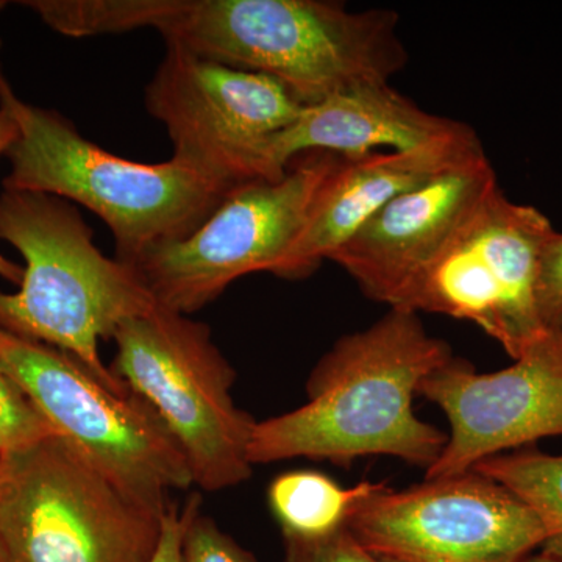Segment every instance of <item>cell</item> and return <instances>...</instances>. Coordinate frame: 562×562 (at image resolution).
<instances>
[{"label": "cell", "instance_id": "cell-9", "mask_svg": "<svg viewBox=\"0 0 562 562\" xmlns=\"http://www.w3.org/2000/svg\"><path fill=\"white\" fill-rule=\"evenodd\" d=\"M146 109L172 143V160L228 190L280 180L269 143L303 105L280 81L166 46L146 88Z\"/></svg>", "mask_w": 562, "mask_h": 562}, {"label": "cell", "instance_id": "cell-18", "mask_svg": "<svg viewBox=\"0 0 562 562\" xmlns=\"http://www.w3.org/2000/svg\"><path fill=\"white\" fill-rule=\"evenodd\" d=\"M55 435L13 380L0 368V454L20 452Z\"/></svg>", "mask_w": 562, "mask_h": 562}, {"label": "cell", "instance_id": "cell-6", "mask_svg": "<svg viewBox=\"0 0 562 562\" xmlns=\"http://www.w3.org/2000/svg\"><path fill=\"white\" fill-rule=\"evenodd\" d=\"M0 368L55 435L144 508L162 516L172 492L194 484L172 432L136 392L110 390L65 351L2 328Z\"/></svg>", "mask_w": 562, "mask_h": 562}, {"label": "cell", "instance_id": "cell-27", "mask_svg": "<svg viewBox=\"0 0 562 562\" xmlns=\"http://www.w3.org/2000/svg\"><path fill=\"white\" fill-rule=\"evenodd\" d=\"M7 7V2L5 0H0V11H2L3 9H5Z\"/></svg>", "mask_w": 562, "mask_h": 562}, {"label": "cell", "instance_id": "cell-8", "mask_svg": "<svg viewBox=\"0 0 562 562\" xmlns=\"http://www.w3.org/2000/svg\"><path fill=\"white\" fill-rule=\"evenodd\" d=\"M341 157L312 151L288 166L280 180L235 188L198 231L151 247L131 268L157 306L187 316L216 301L244 276H276Z\"/></svg>", "mask_w": 562, "mask_h": 562}, {"label": "cell", "instance_id": "cell-1", "mask_svg": "<svg viewBox=\"0 0 562 562\" xmlns=\"http://www.w3.org/2000/svg\"><path fill=\"white\" fill-rule=\"evenodd\" d=\"M452 358L449 344L428 335L419 314L390 308L321 358L305 405L257 422L251 464L310 458L349 468L360 458L392 457L427 472L449 438L416 416L414 397Z\"/></svg>", "mask_w": 562, "mask_h": 562}, {"label": "cell", "instance_id": "cell-16", "mask_svg": "<svg viewBox=\"0 0 562 562\" xmlns=\"http://www.w3.org/2000/svg\"><path fill=\"white\" fill-rule=\"evenodd\" d=\"M383 486L361 482L344 487L322 472L291 471L269 484L268 505L284 539L316 541L346 528L355 508Z\"/></svg>", "mask_w": 562, "mask_h": 562}, {"label": "cell", "instance_id": "cell-7", "mask_svg": "<svg viewBox=\"0 0 562 562\" xmlns=\"http://www.w3.org/2000/svg\"><path fill=\"white\" fill-rule=\"evenodd\" d=\"M162 516L60 436L3 454L0 542L10 562H150Z\"/></svg>", "mask_w": 562, "mask_h": 562}, {"label": "cell", "instance_id": "cell-12", "mask_svg": "<svg viewBox=\"0 0 562 562\" xmlns=\"http://www.w3.org/2000/svg\"><path fill=\"white\" fill-rule=\"evenodd\" d=\"M419 395L449 420L447 446L425 479L472 471L497 454L562 436V338L546 339L509 368L480 373L452 358L420 384Z\"/></svg>", "mask_w": 562, "mask_h": 562}, {"label": "cell", "instance_id": "cell-5", "mask_svg": "<svg viewBox=\"0 0 562 562\" xmlns=\"http://www.w3.org/2000/svg\"><path fill=\"white\" fill-rule=\"evenodd\" d=\"M114 375L157 412L203 491L250 479L257 420L233 401L236 372L211 328L187 314L155 306L114 333Z\"/></svg>", "mask_w": 562, "mask_h": 562}, {"label": "cell", "instance_id": "cell-3", "mask_svg": "<svg viewBox=\"0 0 562 562\" xmlns=\"http://www.w3.org/2000/svg\"><path fill=\"white\" fill-rule=\"evenodd\" d=\"M0 239L25 261L20 290L0 291V328L65 351L110 390L131 391L99 353L101 339L157 306L131 266L102 254L74 203L44 192H0Z\"/></svg>", "mask_w": 562, "mask_h": 562}, {"label": "cell", "instance_id": "cell-24", "mask_svg": "<svg viewBox=\"0 0 562 562\" xmlns=\"http://www.w3.org/2000/svg\"><path fill=\"white\" fill-rule=\"evenodd\" d=\"M525 562H557V561L552 560V558H550V557H547V554L539 552V553L532 554L530 560H527Z\"/></svg>", "mask_w": 562, "mask_h": 562}, {"label": "cell", "instance_id": "cell-2", "mask_svg": "<svg viewBox=\"0 0 562 562\" xmlns=\"http://www.w3.org/2000/svg\"><path fill=\"white\" fill-rule=\"evenodd\" d=\"M135 25L166 46L272 77L303 106L390 83L408 61L395 11L327 0H136Z\"/></svg>", "mask_w": 562, "mask_h": 562}, {"label": "cell", "instance_id": "cell-11", "mask_svg": "<svg viewBox=\"0 0 562 562\" xmlns=\"http://www.w3.org/2000/svg\"><path fill=\"white\" fill-rule=\"evenodd\" d=\"M346 528L366 549L397 562H525L547 538L527 503L473 469L403 491L384 483Z\"/></svg>", "mask_w": 562, "mask_h": 562}, {"label": "cell", "instance_id": "cell-17", "mask_svg": "<svg viewBox=\"0 0 562 562\" xmlns=\"http://www.w3.org/2000/svg\"><path fill=\"white\" fill-rule=\"evenodd\" d=\"M473 471L508 487L538 514L547 532L541 553L562 562V454L528 447L487 458Z\"/></svg>", "mask_w": 562, "mask_h": 562}, {"label": "cell", "instance_id": "cell-20", "mask_svg": "<svg viewBox=\"0 0 562 562\" xmlns=\"http://www.w3.org/2000/svg\"><path fill=\"white\" fill-rule=\"evenodd\" d=\"M539 317L547 333L562 338V233L553 231L543 244L536 284Z\"/></svg>", "mask_w": 562, "mask_h": 562}, {"label": "cell", "instance_id": "cell-15", "mask_svg": "<svg viewBox=\"0 0 562 562\" xmlns=\"http://www.w3.org/2000/svg\"><path fill=\"white\" fill-rule=\"evenodd\" d=\"M472 132L464 122L422 110L390 83L362 85L303 106L295 121L269 143L268 162L281 179L291 161L306 151L361 157L380 147L414 150Z\"/></svg>", "mask_w": 562, "mask_h": 562}, {"label": "cell", "instance_id": "cell-13", "mask_svg": "<svg viewBox=\"0 0 562 562\" xmlns=\"http://www.w3.org/2000/svg\"><path fill=\"white\" fill-rule=\"evenodd\" d=\"M497 188L480 151L387 203L328 260L369 299L398 308Z\"/></svg>", "mask_w": 562, "mask_h": 562}, {"label": "cell", "instance_id": "cell-26", "mask_svg": "<svg viewBox=\"0 0 562 562\" xmlns=\"http://www.w3.org/2000/svg\"><path fill=\"white\" fill-rule=\"evenodd\" d=\"M3 454H0V476H2Z\"/></svg>", "mask_w": 562, "mask_h": 562}, {"label": "cell", "instance_id": "cell-25", "mask_svg": "<svg viewBox=\"0 0 562 562\" xmlns=\"http://www.w3.org/2000/svg\"><path fill=\"white\" fill-rule=\"evenodd\" d=\"M0 562H10L9 557H7L5 550H3L2 542H0Z\"/></svg>", "mask_w": 562, "mask_h": 562}, {"label": "cell", "instance_id": "cell-21", "mask_svg": "<svg viewBox=\"0 0 562 562\" xmlns=\"http://www.w3.org/2000/svg\"><path fill=\"white\" fill-rule=\"evenodd\" d=\"M283 562H397L362 547L347 528L316 541L284 539Z\"/></svg>", "mask_w": 562, "mask_h": 562}, {"label": "cell", "instance_id": "cell-22", "mask_svg": "<svg viewBox=\"0 0 562 562\" xmlns=\"http://www.w3.org/2000/svg\"><path fill=\"white\" fill-rule=\"evenodd\" d=\"M201 505L202 498L199 497V494H192V497L184 503L183 508L180 509L176 503H172L166 509L161 520L160 543H158L157 552L150 562H183L181 546H183L184 531H187L192 514L201 509Z\"/></svg>", "mask_w": 562, "mask_h": 562}, {"label": "cell", "instance_id": "cell-19", "mask_svg": "<svg viewBox=\"0 0 562 562\" xmlns=\"http://www.w3.org/2000/svg\"><path fill=\"white\" fill-rule=\"evenodd\" d=\"M183 562H257L232 536L198 509L188 524L181 546Z\"/></svg>", "mask_w": 562, "mask_h": 562}, {"label": "cell", "instance_id": "cell-23", "mask_svg": "<svg viewBox=\"0 0 562 562\" xmlns=\"http://www.w3.org/2000/svg\"><path fill=\"white\" fill-rule=\"evenodd\" d=\"M18 135H20V131H18L16 122L5 106L0 105V157H5ZM0 277L20 286L22 277H24V268L0 254Z\"/></svg>", "mask_w": 562, "mask_h": 562}, {"label": "cell", "instance_id": "cell-4", "mask_svg": "<svg viewBox=\"0 0 562 562\" xmlns=\"http://www.w3.org/2000/svg\"><path fill=\"white\" fill-rule=\"evenodd\" d=\"M0 105L16 122L3 190L44 192L98 214L113 233L116 260L131 266L144 251L180 241L227 198L176 160H125L83 138L58 111L22 101L0 69Z\"/></svg>", "mask_w": 562, "mask_h": 562}, {"label": "cell", "instance_id": "cell-14", "mask_svg": "<svg viewBox=\"0 0 562 562\" xmlns=\"http://www.w3.org/2000/svg\"><path fill=\"white\" fill-rule=\"evenodd\" d=\"M480 151L482 143L472 132L414 150L341 157L317 192L305 227L276 276L286 280L312 276L387 203Z\"/></svg>", "mask_w": 562, "mask_h": 562}, {"label": "cell", "instance_id": "cell-10", "mask_svg": "<svg viewBox=\"0 0 562 562\" xmlns=\"http://www.w3.org/2000/svg\"><path fill=\"white\" fill-rule=\"evenodd\" d=\"M553 231L546 214L509 201L498 187L398 308L472 322L513 360L524 357L552 338L539 317L536 284Z\"/></svg>", "mask_w": 562, "mask_h": 562}]
</instances>
